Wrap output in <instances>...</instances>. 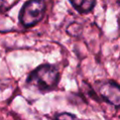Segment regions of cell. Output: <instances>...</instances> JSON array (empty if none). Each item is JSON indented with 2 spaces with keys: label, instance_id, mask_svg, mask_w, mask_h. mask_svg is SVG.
I'll return each mask as SVG.
<instances>
[{
  "label": "cell",
  "instance_id": "obj_1",
  "mask_svg": "<svg viewBox=\"0 0 120 120\" xmlns=\"http://www.w3.org/2000/svg\"><path fill=\"white\" fill-rule=\"evenodd\" d=\"M59 80L60 74L54 65L42 64L37 67L28 75L26 84L40 93H47L57 87Z\"/></svg>",
  "mask_w": 120,
  "mask_h": 120
},
{
  "label": "cell",
  "instance_id": "obj_2",
  "mask_svg": "<svg viewBox=\"0 0 120 120\" xmlns=\"http://www.w3.org/2000/svg\"><path fill=\"white\" fill-rule=\"evenodd\" d=\"M46 3L40 0H31L23 4L19 14L20 22L24 27H32L39 22L45 13Z\"/></svg>",
  "mask_w": 120,
  "mask_h": 120
},
{
  "label": "cell",
  "instance_id": "obj_3",
  "mask_svg": "<svg viewBox=\"0 0 120 120\" xmlns=\"http://www.w3.org/2000/svg\"><path fill=\"white\" fill-rule=\"evenodd\" d=\"M101 98L114 107H120V85L112 81L102 82L98 87Z\"/></svg>",
  "mask_w": 120,
  "mask_h": 120
},
{
  "label": "cell",
  "instance_id": "obj_4",
  "mask_svg": "<svg viewBox=\"0 0 120 120\" xmlns=\"http://www.w3.org/2000/svg\"><path fill=\"white\" fill-rule=\"evenodd\" d=\"M69 3L80 13L90 12L97 4V2L93 0H70Z\"/></svg>",
  "mask_w": 120,
  "mask_h": 120
},
{
  "label": "cell",
  "instance_id": "obj_5",
  "mask_svg": "<svg viewBox=\"0 0 120 120\" xmlns=\"http://www.w3.org/2000/svg\"><path fill=\"white\" fill-rule=\"evenodd\" d=\"M53 120H80L76 115L69 112H60L55 114Z\"/></svg>",
  "mask_w": 120,
  "mask_h": 120
},
{
  "label": "cell",
  "instance_id": "obj_6",
  "mask_svg": "<svg viewBox=\"0 0 120 120\" xmlns=\"http://www.w3.org/2000/svg\"><path fill=\"white\" fill-rule=\"evenodd\" d=\"M3 4H4V3H3V2H2V1H0V8H1V7H2V5H3Z\"/></svg>",
  "mask_w": 120,
  "mask_h": 120
},
{
  "label": "cell",
  "instance_id": "obj_7",
  "mask_svg": "<svg viewBox=\"0 0 120 120\" xmlns=\"http://www.w3.org/2000/svg\"><path fill=\"white\" fill-rule=\"evenodd\" d=\"M118 4H120V1H119V2H118Z\"/></svg>",
  "mask_w": 120,
  "mask_h": 120
}]
</instances>
